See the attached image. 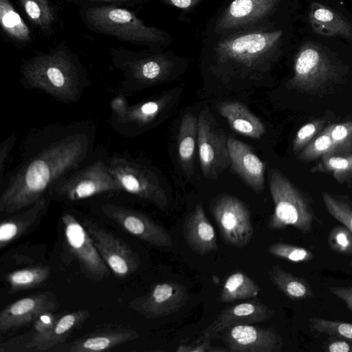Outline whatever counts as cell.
Instances as JSON below:
<instances>
[{
  "label": "cell",
  "mask_w": 352,
  "mask_h": 352,
  "mask_svg": "<svg viewBox=\"0 0 352 352\" xmlns=\"http://www.w3.org/2000/svg\"><path fill=\"white\" fill-rule=\"evenodd\" d=\"M96 129L86 121L52 123L25 137L19 164L1 179L0 212L12 214L47 195L95 155Z\"/></svg>",
  "instance_id": "6da1fadb"
},
{
  "label": "cell",
  "mask_w": 352,
  "mask_h": 352,
  "mask_svg": "<svg viewBox=\"0 0 352 352\" xmlns=\"http://www.w3.org/2000/svg\"><path fill=\"white\" fill-rule=\"evenodd\" d=\"M19 71L23 87L64 103L78 102L90 85L86 68L64 42L25 60Z\"/></svg>",
  "instance_id": "7a4b0ae2"
},
{
  "label": "cell",
  "mask_w": 352,
  "mask_h": 352,
  "mask_svg": "<svg viewBox=\"0 0 352 352\" xmlns=\"http://www.w3.org/2000/svg\"><path fill=\"white\" fill-rule=\"evenodd\" d=\"M78 13L87 28L120 41L149 47L166 41L162 30L146 25L129 9L112 5L81 4Z\"/></svg>",
  "instance_id": "3957f363"
},
{
  "label": "cell",
  "mask_w": 352,
  "mask_h": 352,
  "mask_svg": "<svg viewBox=\"0 0 352 352\" xmlns=\"http://www.w3.org/2000/svg\"><path fill=\"white\" fill-rule=\"evenodd\" d=\"M342 74L340 64L323 47L307 42L296 54L294 75L286 87L309 95H322L341 82Z\"/></svg>",
  "instance_id": "277c9868"
},
{
  "label": "cell",
  "mask_w": 352,
  "mask_h": 352,
  "mask_svg": "<svg viewBox=\"0 0 352 352\" xmlns=\"http://www.w3.org/2000/svg\"><path fill=\"white\" fill-rule=\"evenodd\" d=\"M268 180L274 205L268 228L276 230L293 226L302 233L310 232L317 218L309 197L276 168L269 170Z\"/></svg>",
  "instance_id": "5b68a950"
},
{
  "label": "cell",
  "mask_w": 352,
  "mask_h": 352,
  "mask_svg": "<svg viewBox=\"0 0 352 352\" xmlns=\"http://www.w3.org/2000/svg\"><path fill=\"white\" fill-rule=\"evenodd\" d=\"M56 182L47 195L51 200L78 201L100 195L123 191L109 168V157L98 154Z\"/></svg>",
  "instance_id": "8992f818"
},
{
  "label": "cell",
  "mask_w": 352,
  "mask_h": 352,
  "mask_svg": "<svg viewBox=\"0 0 352 352\" xmlns=\"http://www.w3.org/2000/svg\"><path fill=\"white\" fill-rule=\"evenodd\" d=\"M110 170L123 191L149 201L161 210L169 208V197L155 169L143 157L128 152L109 157Z\"/></svg>",
  "instance_id": "52a82bcc"
},
{
  "label": "cell",
  "mask_w": 352,
  "mask_h": 352,
  "mask_svg": "<svg viewBox=\"0 0 352 352\" xmlns=\"http://www.w3.org/2000/svg\"><path fill=\"white\" fill-rule=\"evenodd\" d=\"M109 53L113 67L122 73V90L128 93L166 80L173 67V63L162 54L125 48H110Z\"/></svg>",
  "instance_id": "ba28073f"
},
{
  "label": "cell",
  "mask_w": 352,
  "mask_h": 352,
  "mask_svg": "<svg viewBox=\"0 0 352 352\" xmlns=\"http://www.w3.org/2000/svg\"><path fill=\"white\" fill-rule=\"evenodd\" d=\"M197 147L206 179H217L230 165L228 138L208 109L198 115Z\"/></svg>",
  "instance_id": "9c48e42d"
},
{
  "label": "cell",
  "mask_w": 352,
  "mask_h": 352,
  "mask_svg": "<svg viewBox=\"0 0 352 352\" xmlns=\"http://www.w3.org/2000/svg\"><path fill=\"white\" fill-rule=\"evenodd\" d=\"M282 30L241 34L219 42L216 48L218 59L245 68H254L274 49Z\"/></svg>",
  "instance_id": "30bf717a"
},
{
  "label": "cell",
  "mask_w": 352,
  "mask_h": 352,
  "mask_svg": "<svg viewBox=\"0 0 352 352\" xmlns=\"http://www.w3.org/2000/svg\"><path fill=\"white\" fill-rule=\"evenodd\" d=\"M210 210L225 243L243 248L250 242L254 232L251 214L242 201L230 195H220L210 202Z\"/></svg>",
  "instance_id": "8fae6325"
},
{
  "label": "cell",
  "mask_w": 352,
  "mask_h": 352,
  "mask_svg": "<svg viewBox=\"0 0 352 352\" xmlns=\"http://www.w3.org/2000/svg\"><path fill=\"white\" fill-rule=\"evenodd\" d=\"M61 220L67 249L77 261L82 273L94 280L107 278L109 268L83 225L69 212L62 214Z\"/></svg>",
  "instance_id": "7c38bea8"
},
{
  "label": "cell",
  "mask_w": 352,
  "mask_h": 352,
  "mask_svg": "<svg viewBox=\"0 0 352 352\" xmlns=\"http://www.w3.org/2000/svg\"><path fill=\"white\" fill-rule=\"evenodd\" d=\"M82 223L101 257L116 276L124 278L138 269L140 257L124 241L91 219H84Z\"/></svg>",
  "instance_id": "4fadbf2b"
},
{
  "label": "cell",
  "mask_w": 352,
  "mask_h": 352,
  "mask_svg": "<svg viewBox=\"0 0 352 352\" xmlns=\"http://www.w3.org/2000/svg\"><path fill=\"white\" fill-rule=\"evenodd\" d=\"M173 99V94L166 93L129 104L122 115L111 116L110 124L122 136H138L160 123L170 107Z\"/></svg>",
  "instance_id": "5bb4252c"
},
{
  "label": "cell",
  "mask_w": 352,
  "mask_h": 352,
  "mask_svg": "<svg viewBox=\"0 0 352 352\" xmlns=\"http://www.w3.org/2000/svg\"><path fill=\"white\" fill-rule=\"evenodd\" d=\"M100 210L126 232L144 242L162 248L173 245L169 232L143 212L113 202L102 204Z\"/></svg>",
  "instance_id": "9a60e30c"
},
{
  "label": "cell",
  "mask_w": 352,
  "mask_h": 352,
  "mask_svg": "<svg viewBox=\"0 0 352 352\" xmlns=\"http://www.w3.org/2000/svg\"><path fill=\"white\" fill-rule=\"evenodd\" d=\"M188 298L184 285L167 281L156 284L146 294L132 299L129 307L147 318H158L179 310Z\"/></svg>",
  "instance_id": "2e32d148"
},
{
  "label": "cell",
  "mask_w": 352,
  "mask_h": 352,
  "mask_svg": "<svg viewBox=\"0 0 352 352\" xmlns=\"http://www.w3.org/2000/svg\"><path fill=\"white\" fill-rule=\"evenodd\" d=\"M215 339L223 342L230 352H280L283 338L273 328L240 324L227 328Z\"/></svg>",
  "instance_id": "e0dca14e"
},
{
  "label": "cell",
  "mask_w": 352,
  "mask_h": 352,
  "mask_svg": "<svg viewBox=\"0 0 352 352\" xmlns=\"http://www.w3.org/2000/svg\"><path fill=\"white\" fill-rule=\"evenodd\" d=\"M59 307L56 296L47 291L21 298L0 312V333L4 334L32 322L40 314Z\"/></svg>",
  "instance_id": "ac0fdd59"
},
{
  "label": "cell",
  "mask_w": 352,
  "mask_h": 352,
  "mask_svg": "<svg viewBox=\"0 0 352 352\" xmlns=\"http://www.w3.org/2000/svg\"><path fill=\"white\" fill-rule=\"evenodd\" d=\"M274 314V310L259 301H250L228 306L203 331L197 341L214 340L219 333L228 327L264 322L272 318Z\"/></svg>",
  "instance_id": "d6986e66"
},
{
  "label": "cell",
  "mask_w": 352,
  "mask_h": 352,
  "mask_svg": "<svg viewBox=\"0 0 352 352\" xmlns=\"http://www.w3.org/2000/svg\"><path fill=\"white\" fill-rule=\"evenodd\" d=\"M228 146L232 169L254 192H262L265 187V163L250 145L234 138H228Z\"/></svg>",
  "instance_id": "ffe728a7"
},
{
  "label": "cell",
  "mask_w": 352,
  "mask_h": 352,
  "mask_svg": "<svg viewBox=\"0 0 352 352\" xmlns=\"http://www.w3.org/2000/svg\"><path fill=\"white\" fill-rule=\"evenodd\" d=\"M140 336L138 331L127 328L100 329L69 342L53 347V352H100L110 350Z\"/></svg>",
  "instance_id": "44dd1931"
},
{
  "label": "cell",
  "mask_w": 352,
  "mask_h": 352,
  "mask_svg": "<svg viewBox=\"0 0 352 352\" xmlns=\"http://www.w3.org/2000/svg\"><path fill=\"white\" fill-rule=\"evenodd\" d=\"M51 201L45 195L20 213L3 219L0 224V249L5 248L37 226L47 212Z\"/></svg>",
  "instance_id": "7402d4cb"
},
{
  "label": "cell",
  "mask_w": 352,
  "mask_h": 352,
  "mask_svg": "<svg viewBox=\"0 0 352 352\" xmlns=\"http://www.w3.org/2000/svg\"><path fill=\"white\" fill-rule=\"evenodd\" d=\"M183 234L188 247L201 256L218 249L215 230L206 215L202 202L186 217Z\"/></svg>",
  "instance_id": "603a6c76"
},
{
  "label": "cell",
  "mask_w": 352,
  "mask_h": 352,
  "mask_svg": "<svg viewBox=\"0 0 352 352\" xmlns=\"http://www.w3.org/2000/svg\"><path fill=\"white\" fill-rule=\"evenodd\" d=\"M280 0H234L217 22L220 30L241 27L267 15Z\"/></svg>",
  "instance_id": "cb8c5ba5"
},
{
  "label": "cell",
  "mask_w": 352,
  "mask_h": 352,
  "mask_svg": "<svg viewBox=\"0 0 352 352\" xmlns=\"http://www.w3.org/2000/svg\"><path fill=\"white\" fill-rule=\"evenodd\" d=\"M217 109L237 133L253 139H260L265 133V127L261 120L243 104L236 101L221 102L217 105Z\"/></svg>",
  "instance_id": "d4e9b609"
},
{
  "label": "cell",
  "mask_w": 352,
  "mask_h": 352,
  "mask_svg": "<svg viewBox=\"0 0 352 352\" xmlns=\"http://www.w3.org/2000/svg\"><path fill=\"white\" fill-rule=\"evenodd\" d=\"M312 30L324 36H342L352 41V24L331 8L312 2L309 13Z\"/></svg>",
  "instance_id": "484cf974"
},
{
  "label": "cell",
  "mask_w": 352,
  "mask_h": 352,
  "mask_svg": "<svg viewBox=\"0 0 352 352\" xmlns=\"http://www.w3.org/2000/svg\"><path fill=\"white\" fill-rule=\"evenodd\" d=\"M89 316L87 309L59 316L52 329L33 346L31 351H50L55 346L65 342L72 332L81 326Z\"/></svg>",
  "instance_id": "4316f807"
},
{
  "label": "cell",
  "mask_w": 352,
  "mask_h": 352,
  "mask_svg": "<svg viewBox=\"0 0 352 352\" xmlns=\"http://www.w3.org/2000/svg\"><path fill=\"white\" fill-rule=\"evenodd\" d=\"M197 132L198 116L191 112H187L180 122L177 136V151L181 166L188 176L193 173Z\"/></svg>",
  "instance_id": "83f0119b"
},
{
  "label": "cell",
  "mask_w": 352,
  "mask_h": 352,
  "mask_svg": "<svg viewBox=\"0 0 352 352\" xmlns=\"http://www.w3.org/2000/svg\"><path fill=\"white\" fill-rule=\"evenodd\" d=\"M0 23L5 37L19 47L32 42L31 31L10 0H0Z\"/></svg>",
  "instance_id": "f1b7e54d"
},
{
  "label": "cell",
  "mask_w": 352,
  "mask_h": 352,
  "mask_svg": "<svg viewBox=\"0 0 352 352\" xmlns=\"http://www.w3.org/2000/svg\"><path fill=\"white\" fill-rule=\"evenodd\" d=\"M30 22L45 36L54 32L58 11L50 0H16Z\"/></svg>",
  "instance_id": "f546056e"
},
{
  "label": "cell",
  "mask_w": 352,
  "mask_h": 352,
  "mask_svg": "<svg viewBox=\"0 0 352 352\" xmlns=\"http://www.w3.org/2000/svg\"><path fill=\"white\" fill-rule=\"evenodd\" d=\"M270 281L287 298L303 300L314 297V292L309 283L285 270L278 265H273L268 270Z\"/></svg>",
  "instance_id": "4dcf8cb0"
},
{
  "label": "cell",
  "mask_w": 352,
  "mask_h": 352,
  "mask_svg": "<svg viewBox=\"0 0 352 352\" xmlns=\"http://www.w3.org/2000/svg\"><path fill=\"white\" fill-rule=\"evenodd\" d=\"M261 292L259 285L247 274L236 270L223 283L218 300L228 303L238 300L254 298Z\"/></svg>",
  "instance_id": "1f68e13d"
},
{
  "label": "cell",
  "mask_w": 352,
  "mask_h": 352,
  "mask_svg": "<svg viewBox=\"0 0 352 352\" xmlns=\"http://www.w3.org/2000/svg\"><path fill=\"white\" fill-rule=\"evenodd\" d=\"M51 274L48 265H36L12 271L5 276L9 285L8 294L41 287L47 280Z\"/></svg>",
  "instance_id": "d6a6232c"
},
{
  "label": "cell",
  "mask_w": 352,
  "mask_h": 352,
  "mask_svg": "<svg viewBox=\"0 0 352 352\" xmlns=\"http://www.w3.org/2000/svg\"><path fill=\"white\" fill-rule=\"evenodd\" d=\"M312 173H331L340 184L352 178V160L351 156L327 155L311 169Z\"/></svg>",
  "instance_id": "836d02e7"
},
{
  "label": "cell",
  "mask_w": 352,
  "mask_h": 352,
  "mask_svg": "<svg viewBox=\"0 0 352 352\" xmlns=\"http://www.w3.org/2000/svg\"><path fill=\"white\" fill-rule=\"evenodd\" d=\"M329 213L352 233V203L346 197L326 191L321 192Z\"/></svg>",
  "instance_id": "e575fe53"
},
{
  "label": "cell",
  "mask_w": 352,
  "mask_h": 352,
  "mask_svg": "<svg viewBox=\"0 0 352 352\" xmlns=\"http://www.w3.org/2000/svg\"><path fill=\"white\" fill-rule=\"evenodd\" d=\"M326 129L332 139L334 154L342 156L352 155V121L329 124Z\"/></svg>",
  "instance_id": "d590c367"
},
{
  "label": "cell",
  "mask_w": 352,
  "mask_h": 352,
  "mask_svg": "<svg viewBox=\"0 0 352 352\" xmlns=\"http://www.w3.org/2000/svg\"><path fill=\"white\" fill-rule=\"evenodd\" d=\"M58 317V315L54 314V311H46L40 314L32 322V331L20 338L27 339L23 345L24 350L31 351L33 346L52 329Z\"/></svg>",
  "instance_id": "8d00e7d4"
},
{
  "label": "cell",
  "mask_w": 352,
  "mask_h": 352,
  "mask_svg": "<svg viewBox=\"0 0 352 352\" xmlns=\"http://www.w3.org/2000/svg\"><path fill=\"white\" fill-rule=\"evenodd\" d=\"M331 154H334L332 139L326 128H324L297 156L301 161H311Z\"/></svg>",
  "instance_id": "74e56055"
},
{
  "label": "cell",
  "mask_w": 352,
  "mask_h": 352,
  "mask_svg": "<svg viewBox=\"0 0 352 352\" xmlns=\"http://www.w3.org/2000/svg\"><path fill=\"white\" fill-rule=\"evenodd\" d=\"M309 323L311 331L352 342V323L320 318H311L309 320Z\"/></svg>",
  "instance_id": "f35d334b"
},
{
  "label": "cell",
  "mask_w": 352,
  "mask_h": 352,
  "mask_svg": "<svg viewBox=\"0 0 352 352\" xmlns=\"http://www.w3.org/2000/svg\"><path fill=\"white\" fill-rule=\"evenodd\" d=\"M267 251L276 257L295 263L307 262L314 258L312 252L305 248L283 243H272Z\"/></svg>",
  "instance_id": "ab89813d"
},
{
  "label": "cell",
  "mask_w": 352,
  "mask_h": 352,
  "mask_svg": "<svg viewBox=\"0 0 352 352\" xmlns=\"http://www.w3.org/2000/svg\"><path fill=\"white\" fill-rule=\"evenodd\" d=\"M324 120H315L305 124L296 133L292 143L293 151L298 155L323 129Z\"/></svg>",
  "instance_id": "60d3db41"
},
{
  "label": "cell",
  "mask_w": 352,
  "mask_h": 352,
  "mask_svg": "<svg viewBox=\"0 0 352 352\" xmlns=\"http://www.w3.org/2000/svg\"><path fill=\"white\" fill-rule=\"evenodd\" d=\"M328 243L329 248L338 254H352V233L344 226H336L331 230Z\"/></svg>",
  "instance_id": "b9f144b4"
},
{
  "label": "cell",
  "mask_w": 352,
  "mask_h": 352,
  "mask_svg": "<svg viewBox=\"0 0 352 352\" xmlns=\"http://www.w3.org/2000/svg\"><path fill=\"white\" fill-rule=\"evenodd\" d=\"M177 352H221L228 351V349L212 346L211 340L195 341L189 344L179 345Z\"/></svg>",
  "instance_id": "7bdbcfd3"
},
{
  "label": "cell",
  "mask_w": 352,
  "mask_h": 352,
  "mask_svg": "<svg viewBox=\"0 0 352 352\" xmlns=\"http://www.w3.org/2000/svg\"><path fill=\"white\" fill-rule=\"evenodd\" d=\"M16 142V135L12 134L0 144V179L3 177L6 166Z\"/></svg>",
  "instance_id": "ee69618b"
},
{
  "label": "cell",
  "mask_w": 352,
  "mask_h": 352,
  "mask_svg": "<svg viewBox=\"0 0 352 352\" xmlns=\"http://www.w3.org/2000/svg\"><path fill=\"white\" fill-rule=\"evenodd\" d=\"M326 344V350L329 352H352V342L342 338L333 336Z\"/></svg>",
  "instance_id": "f6af8a7d"
},
{
  "label": "cell",
  "mask_w": 352,
  "mask_h": 352,
  "mask_svg": "<svg viewBox=\"0 0 352 352\" xmlns=\"http://www.w3.org/2000/svg\"><path fill=\"white\" fill-rule=\"evenodd\" d=\"M330 292L342 300L352 311V287H330Z\"/></svg>",
  "instance_id": "bcb514c9"
},
{
  "label": "cell",
  "mask_w": 352,
  "mask_h": 352,
  "mask_svg": "<svg viewBox=\"0 0 352 352\" xmlns=\"http://www.w3.org/2000/svg\"><path fill=\"white\" fill-rule=\"evenodd\" d=\"M78 3H87V2L104 3L107 5L117 6L121 7H132L142 3L147 0H70Z\"/></svg>",
  "instance_id": "7dc6e473"
},
{
  "label": "cell",
  "mask_w": 352,
  "mask_h": 352,
  "mask_svg": "<svg viewBox=\"0 0 352 352\" xmlns=\"http://www.w3.org/2000/svg\"><path fill=\"white\" fill-rule=\"evenodd\" d=\"M129 104L124 96H118L110 102L111 116H120L128 109Z\"/></svg>",
  "instance_id": "c3c4849f"
},
{
  "label": "cell",
  "mask_w": 352,
  "mask_h": 352,
  "mask_svg": "<svg viewBox=\"0 0 352 352\" xmlns=\"http://www.w3.org/2000/svg\"><path fill=\"white\" fill-rule=\"evenodd\" d=\"M162 2L177 8L188 10L197 4L201 0H160Z\"/></svg>",
  "instance_id": "681fc988"
},
{
  "label": "cell",
  "mask_w": 352,
  "mask_h": 352,
  "mask_svg": "<svg viewBox=\"0 0 352 352\" xmlns=\"http://www.w3.org/2000/svg\"><path fill=\"white\" fill-rule=\"evenodd\" d=\"M350 156H351V160H352V155H350Z\"/></svg>",
  "instance_id": "f907efd6"
},
{
  "label": "cell",
  "mask_w": 352,
  "mask_h": 352,
  "mask_svg": "<svg viewBox=\"0 0 352 352\" xmlns=\"http://www.w3.org/2000/svg\"><path fill=\"white\" fill-rule=\"evenodd\" d=\"M351 264L352 265V260H351Z\"/></svg>",
  "instance_id": "816d5d0a"
}]
</instances>
